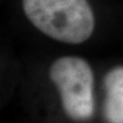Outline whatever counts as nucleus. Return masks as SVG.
<instances>
[{
    "instance_id": "obj_1",
    "label": "nucleus",
    "mask_w": 123,
    "mask_h": 123,
    "mask_svg": "<svg viewBox=\"0 0 123 123\" xmlns=\"http://www.w3.org/2000/svg\"><path fill=\"white\" fill-rule=\"evenodd\" d=\"M27 18L41 33L56 41L80 44L94 30V15L87 0H23Z\"/></svg>"
},
{
    "instance_id": "obj_2",
    "label": "nucleus",
    "mask_w": 123,
    "mask_h": 123,
    "mask_svg": "<svg viewBox=\"0 0 123 123\" xmlns=\"http://www.w3.org/2000/svg\"><path fill=\"white\" fill-rule=\"evenodd\" d=\"M49 78L59 90L64 111L78 121L89 119L94 110L93 73L85 60L79 56H63L49 69Z\"/></svg>"
},
{
    "instance_id": "obj_3",
    "label": "nucleus",
    "mask_w": 123,
    "mask_h": 123,
    "mask_svg": "<svg viewBox=\"0 0 123 123\" xmlns=\"http://www.w3.org/2000/svg\"><path fill=\"white\" fill-rule=\"evenodd\" d=\"M105 116L109 123H123V67L110 70L105 76Z\"/></svg>"
}]
</instances>
